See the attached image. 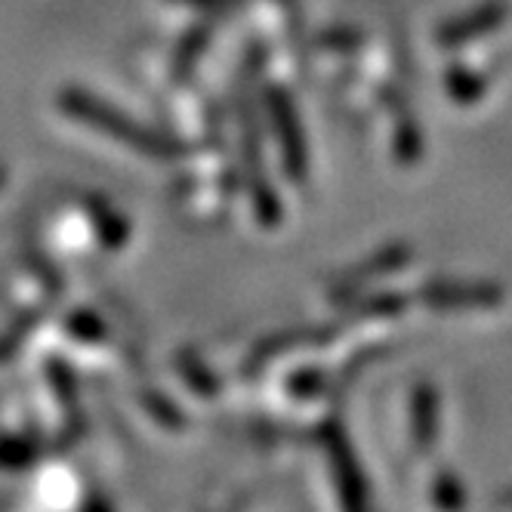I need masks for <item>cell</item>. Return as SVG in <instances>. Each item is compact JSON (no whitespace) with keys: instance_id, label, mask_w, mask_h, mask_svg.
<instances>
[{"instance_id":"cell-9","label":"cell","mask_w":512,"mask_h":512,"mask_svg":"<svg viewBox=\"0 0 512 512\" xmlns=\"http://www.w3.org/2000/svg\"><path fill=\"white\" fill-rule=\"evenodd\" d=\"M87 210H90V219H93V229L96 235L102 238V244L108 250H118L127 244V223H124V216L115 213L112 204H105V201H87Z\"/></svg>"},{"instance_id":"cell-8","label":"cell","mask_w":512,"mask_h":512,"mask_svg":"<svg viewBox=\"0 0 512 512\" xmlns=\"http://www.w3.org/2000/svg\"><path fill=\"white\" fill-rule=\"evenodd\" d=\"M435 432H438V395L429 383H420L411 398V435L423 454L432 451Z\"/></svg>"},{"instance_id":"cell-7","label":"cell","mask_w":512,"mask_h":512,"mask_svg":"<svg viewBox=\"0 0 512 512\" xmlns=\"http://www.w3.org/2000/svg\"><path fill=\"white\" fill-rule=\"evenodd\" d=\"M334 331L331 327H309V331H284L278 337H269L263 340L260 346H256L247 358V374H256L263 368V364L281 352H290V349H300V346H318V343H327V337H331Z\"/></svg>"},{"instance_id":"cell-11","label":"cell","mask_w":512,"mask_h":512,"mask_svg":"<svg viewBox=\"0 0 512 512\" xmlns=\"http://www.w3.org/2000/svg\"><path fill=\"white\" fill-rule=\"evenodd\" d=\"M179 374L186 377V383L195 389V392H201V395H216L219 389H216V377L207 371V364L198 358V355H182L179 358Z\"/></svg>"},{"instance_id":"cell-18","label":"cell","mask_w":512,"mask_h":512,"mask_svg":"<svg viewBox=\"0 0 512 512\" xmlns=\"http://www.w3.org/2000/svg\"><path fill=\"white\" fill-rule=\"evenodd\" d=\"M318 44L331 47V50H352V47L361 44V31H355V28H331V31L321 34Z\"/></svg>"},{"instance_id":"cell-19","label":"cell","mask_w":512,"mask_h":512,"mask_svg":"<svg viewBox=\"0 0 512 512\" xmlns=\"http://www.w3.org/2000/svg\"><path fill=\"white\" fill-rule=\"evenodd\" d=\"M405 309V297H395V294H380V297H371L368 303H361V312L364 315H398Z\"/></svg>"},{"instance_id":"cell-4","label":"cell","mask_w":512,"mask_h":512,"mask_svg":"<svg viewBox=\"0 0 512 512\" xmlns=\"http://www.w3.org/2000/svg\"><path fill=\"white\" fill-rule=\"evenodd\" d=\"M420 300L432 309H463V306H497L503 294L494 284L432 281L420 290Z\"/></svg>"},{"instance_id":"cell-20","label":"cell","mask_w":512,"mask_h":512,"mask_svg":"<svg viewBox=\"0 0 512 512\" xmlns=\"http://www.w3.org/2000/svg\"><path fill=\"white\" fill-rule=\"evenodd\" d=\"M287 386H290V395H315V392H321L318 389L321 374L318 371H300V374H294L287 380Z\"/></svg>"},{"instance_id":"cell-5","label":"cell","mask_w":512,"mask_h":512,"mask_svg":"<svg viewBox=\"0 0 512 512\" xmlns=\"http://www.w3.org/2000/svg\"><path fill=\"white\" fill-rule=\"evenodd\" d=\"M503 19H506V4L503 0H491V4H482L469 16H460V19L442 25L435 31V41H438V47H460L472 38H479V34L494 31Z\"/></svg>"},{"instance_id":"cell-15","label":"cell","mask_w":512,"mask_h":512,"mask_svg":"<svg viewBox=\"0 0 512 512\" xmlns=\"http://www.w3.org/2000/svg\"><path fill=\"white\" fill-rule=\"evenodd\" d=\"M68 331H71V334H78L84 343H102V337H105L102 321H99L96 315H90V312L71 315V318H68Z\"/></svg>"},{"instance_id":"cell-1","label":"cell","mask_w":512,"mask_h":512,"mask_svg":"<svg viewBox=\"0 0 512 512\" xmlns=\"http://www.w3.org/2000/svg\"><path fill=\"white\" fill-rule=\"evenodd\" d=\"M59 108L105 136L118 139L121 145H127V149L139 152V155H149V158H158V161H173V158H182L189 152V145L170 136V133H161L155 127H145V124H136L127 112H121V108L108 105L105 99L81 90V87H65L59 93Z\"/></svg>"},{"instance_id":"cell-16","label":"cell","mask_w":512,"mask_h":512,"mask_svg":"<svg viewBox=\"0 0 512 512\" xmlns=\"http://www.w3.org/2000/svg\"><path fill=\"white\" fill-rule=\"evenodd\" d=\"M398 158L401 161L420 158V130L411 118H401V127H398Z\"/></svg>"},{"instance_id":"cell-12","label":"cell","mask_w":512,"mask_h":512,"mask_svg":"<svg viewBox=\"0 0 512 512\" xmlns=\"http://www.w3.org/2000/svg\"><path fill=\"white\" fill-rule=\"evenodd\" d=\"M448 90L457 102H475V99H482L485 84L479 75H472V71H466V68H451L448 71Z\"/></svg>"},{"instance_id":"cell-22","label":"cell","mask_w":512,"mask_h":512,"mask_svg":"<svg viewBox=\"0 0 512 512\" xmlns=\"http://www.w3.org/2000/svg\"><path fill=\"white\" fill-rule=\"evenodd\" d=\"M7 186V170H4V164H0V189Z\"/></svg>"},{"instance_id":"cell-2","label":"cell","mask_w":512,"mask_h":512,"mask_svg":"<svg viewBox=\"0 0 512 512\" xmlns=\"http://www.w3.org/2000/svg\"><path fill=\"white\" fill-rule=\"evenodd\" d=\"M266 105H269L272 127H275L278 142H281L284 170H287L290 179L303 182L306 173H309V145H306V130L300 124L297 105H294V99H290V93L281 90V87H272L269 90Z\"/></svg>"},{"instance_id":"cell-6","label":"cell","mask_w":512,"mask_h":512,"mask_svg":"<svg viewBox=\"0 0 512 512\" xmlns=\"http://www.w3.org/2000/svg\"><path fill=\"white\" fill-rule=\"evenodd\" d=\"M414 256V250L408 244H392V247H383L371 263H364L361 269L349 272L346 278H340V284L334 287V300H346L352 290L364 287V281H371V278H380V275H389V272H398L401 266H408V260Z\"/></svg>"},{"instance_id":"cell-14","label":"cell","mask_w":512,"mask_h":512,"mask_svg":"<svg viewBox=\"0 0 512 512\" xmlns=\"http://www.w3.org/2000/svg\"><path fill=\"white\" fill-rule=\"evenodd\" d=\"M34 454H38V448L28 445L25 438H13V442H4L0 445V466H10V469H22V466H31Z\"/></svg>"},{"instance_id":"cell-17","label":"cell","mask_w":512,"mask_h":512,"mask_svg":"<svg viewBox=\"0 0 512 512\" xmlns=\"http://www.w3.org/2000/svg\"><path fill=\"white\" fill-rule=\"evenodd\" d=\"M435 503L445 506V509H457L463 503V491H460L454 475H438L435 479Z\"/></svg>"},{"instance_id":"cell-13","label":"cell","mask_w":512,"mask_h":512,"mask_svg":"<svg viewBox=\"0 0 512 512\" xmlns=\"http://www.w3.org/2000/svg\"><path fill=\"white\" fill-rule=\"evenodd\" d=\"M142 401H145V408L152 411V417H155L158 423H164V426H170V429H179L182 423H186V417H182V411L173 405V401H167L164 395L149 392Z\"/></svg>"},{"instance_id":"cell-10","label":"cell","mask_w":512,"mask_h":512,"mask_svg":"<svg viewBox=\"0 0 512 512\" xmlns=\"http://www.w3.org/2000/svg\"><path fill=\"white\" fill-rule=\"evenodd\" d=\"M207 44H210V28L207 25L192 28L186 38H182V44H179V50L173 56V75L179 81H186L192 75V68L198 65V59L207 53Z\"/></svg>"},{"instance_id":"cell-3","label":"cell","mask_w":512,"mask_h":512,"mask_svg":"<svg viewBox=\"0 0 512 512\" xmlns=\"http://www.w3.org/2000/svg\"><path fill=\"white\" fill-rule=\"evenodd\" d=\"M324 448H327V457H331L343 503L352 506V509L364 506V503H368V485H364V475L358 469V460L352 454L346 432L340 426H327L324 429Z\"/></svg>"},{"instance_id":"cell-21","label":"cell","mask_w":512,"mask_h":512,"mask_svg":"<svg viewBox=\"0 0 512 512\" xmlns=\"http://www.w3.org/2000/svg\"><path fill=\"white\" fill-rule=\"evenodd\" d=\"M179 4H192V7H204V10H223L229 0H179Z\"/></svg>"}]
</instances>
